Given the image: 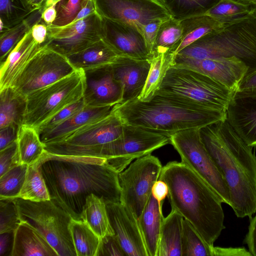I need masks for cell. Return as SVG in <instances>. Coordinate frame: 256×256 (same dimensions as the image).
<instances>
[{
	"mask_svg": "<svg viewBox=\"0 0 256 256\" xmlns=\"http://www.w3.org/2000/svg\"><path fill=\"white\" fill-rule=\"evenodd\" d=\"M50 197L76 220L86 198L94 194L104 201L120 202L118 174L105 158L59 155L45 152L37 162Z\"/></svg>",
	"mask_w": 256,
	"mask_h": 256,
	"instance_id": "obj_1",
	"label": "cell"
},
{
	"mask_svg": "<svg viewBox=\"0 0 256 256\" xmlns=\"http://www.w3.org/2000/svg\"><path fill=\"white\" fill-rule=\"evenodd\" d=\"M208 154L229 190L230 206L238 218L256 212V156L226 119L200 129Z\"/></svg>",
	"mask_w": 256,
	"mask_h": 256,
	"instance_id": "obj_2",
	"label": "cell"
},
{
	"mask_svg": "<svg viewBox=\"0 0 256 256\" xmlns=\"http://www.w3.org/2000/svg\"><path fill=\"white\" fill-rule=\"evenodd\" d=\"M158 180L168 185L172 209L188 220L207 244L214 246L225 228L222 202L218 194L182 162L166 164Z\"/></svg>",
	"mask_w": 256,
	"mask_h": 256,
	"instance_id": "obj_3",
	"label": "cell"
},
{
	"mask_svg": "<svg viewBox=\"0 0 256 256\" xmlns=\"http://www.w3.org/2000/svg\"><path fill=\"white\" fill-rule=\"evenodd\" d=\"M112 112L124 124L170 136L226 119V112L209 109L170 95L155 94L150 100L138 98L118 104Z\"/></svg>",
	"mask_w": 256,
	"mask_h": 256,
	"instance_id": "obj_4",
	"label": "cell"
},
{
	"mask_svg": "<svg viewBox=\"0 0 256 256\" xmlns=\"http://www.w3.org/2000/svg\"><path fill=\"white\" fill-rule=\"evenodd\" d=\"M254 6L247 16L224 24L176 54L196 59L234 57L246 65L247 74L256 70V7Z\"/></svg>",
	"mask_w": 256,
	"mask_h": 256,
	"instance_id": "obj_5",
	"label": "cell"
},
{
	"mask_svg": "<svg viewBox=\"0 0 256 256\" xmlns=\"http://www.w3.org/2000/svg\"><path fill=\"white\" fill-rule=\"evenodd\" d=\"M234 92L199 72L171 66L156 93L174 96L209 109L226 112Z\"/></svg>",
	"mask_w": 256,
	"mask_h": 256,
	"instance_id": "obj_6",
	"label": "cell"
},
{
	"mask_svg": "<svg viewBox=\"0 0 256 256\" xmlns=\"http://www.w3.org/2000/svg\"><path fill=\"white\" fill-rule=\"evenodd\" d=\"M18 217L38 230L58 256H76L70 224L72 216L52 200L33 202L14 198Z\"/></svg>",
	"mask_w": 256,
	"mask_h": 256,
	"instance_id": "obj_7",
	"label": "cell"
},
{
	"mask_svg": "<svg viewBox=\"0 0 256 256\" xmlns=\"http://www.w3.org/2000/svg\"><path fill=\"white\" fill-rule=\"evenodd\" d=\"M86 87L84 71L73 73L26 96L23 124L37 129L66 106L83 98Z\"/></svg>",
	"mask_w": 256,
	"mask_h": 256,
	"instance_id": "obj_8",
	"label": "cell"
},
{
	"mask_svg": "<svg viewBox=\"0 0 256 256\" xmlns=\"http://www.w3.org/2000/svg\"><path fill=\"white\" fill-rule=\"evenodd\" d=\"M124 124L112 111L108 116L78 129L60 141L45 144L50 154L100 158L102 146L118 138Z\"/></svg>",
	"mask_w": 256,
	"mask_h": 256,
	"instance_id": "obj_9",
	"label": "cell"
},
{
	"mask_svg": "<svg viewBox=\"0 0 256 256\" xmlns=\"http://www.w3.org/2000/svg\"><path fill=\"white\" fill-rule=\"evenodd\" d=\"M170 144L179 154L181 162L204 180L222 202L230 205L228 185L206 148L200 129L178 131L170 135Z\"/></svg>",
	"mask_w": 256,
	"mask_h": 256,
	"instance_id": "obj_10",
	"label": "cell"
},
{
	"mask_svg": "<svg viewBox=\"0 0 256 256\" xmlns=\"http://www.w3.org/2000/svg\"><path fill=\"white\" fill-rule=\"evenodd\" d=\"M170 138L164 134L124 124L122 134L102 146L100 158H106L108 164L120 173L134 160L170 144Z\"/></svg>",
	"mask_w": 256,
	"mask_h": 256,
	"instance_id": "obj_11",
	"label": "cell"
},
{
	"mask_svg": "<svg viewBox=\"0 0 256 256\" xmlns=\"http://www.w3.org/2000/svg\"><path fill=\"white\" fill-rule=\"evenodd\" d=\"M162 166L151 154L136 159L118 174L120 202L136 216L140 217L160 178Z\"/></svg>",
	"mask_w": 256,
	"mask_h": 256,
	"instance_id": "obj_12",
	"label": "cell"
},
{
	"mask_svg": "<svg viewBox=\"0 0 256 256\" xmlns=\"http://www.w3.org/2000/svg\"><path fill=\"white\" fill-rule=\"evenodd\" d=\"M76 70L68 58L44 47L32 58L11 87L24 96L68 76Z\"/></svg>",
	"mask_w": 256,
	"mask_h": 256,
	"instance_id": "obj_13",
	"label": "cell"
},
{
	"mask_svg": "<svg viewBox=\"0 0 256 256\" xmlns=\"http://www.w3.org/2000/svg\"><path fill=\"white\" fill-rule=\"evenodd\" d=\"M102 38V18L96 12L64 26H48L46 42L50 48L68 57Z\"/></svg>",
	"mask_w": 256,
	"mask_h": 256,
	"instance_id": "obj_14",
	"label": "cell"
},
{
	"mask_svg": "<svg viewBox=\"0 0 256 256\" xmlns=\"http://www.w3.org/2000/svg\"><path fill=\"white\" fill-rule=\"evenodd\" d=\"M96 12L102 17L143 26L153 20L172 16L158 0H93Z\"/></svg>",
	"mask_w": 256,
	"mask_h": 256,
	"instance_id": "obj_15",
	"label": "cell"
},
{
	"mask_svg": "<svg viewBox=\"0 0 256 256\" xmlns=\"http://www.w3.org/2000/svg\"><path fill=\"white\" fill-rule=\"evenodd\" d=\"M172 66L199 72L234 92L248 72L246 65L234 57L196 59L175 54Z\"/></svg>",
	"mask_w": 256,
	"mask_h": 256,
	"instance_id": "obj_16",
	"label": "cell"
},
{
	"mask_svg": "<svg viewBox=\"0 0 256 256\" xmlns=\"http://www.w3.org/2000/svg\"><path fill=\"white\" fill-rule=\"evenodd\" d=\"M110 226L127 256H148L134 214L121 202L106 204Z\"/></svg>",
	"mask_w": 256,
	"mask_h": 256,
	"instance_id": "obj_17",
	"label": "cell"
},
{
	"mask_svg": "<svg viewBox=\"0 0 256 256\" xmlns=\"http://www.w3.org/2000/svg\"><path fill=\"white\" fill-rule=\"evenodd\" d=\"M102 18V39L120 56L150 60L141 31L136 26Z\"/></svg>",
	"mask_w": 256,
	"mask_h": 256,
	"instance_id": "obj_18",
	"label": "cell"
},
{
	"mask_svg": "<svg viewBox=\"0 0 256 256\" xmlns=\"http://www.w3.org/2000/svg\"><path fill=\"white\" fill-rule=\"evenodd\" d=\"M84 72L86 87L83 98L86 106H114L121 103L123 86L114 78L111 64Z\"/></svg>",
	"mask_w": 256,
	"mask_h": 256,
	"instance_id": "obj_19",
	"label": "cell"
},
{
	"mask_svg": "<svg viewBox=\"0 0 256 256\" xmlns=\"http://www.w3.org/2000/svg\"><path fill=\"white\" fill-rule=\"evenodd\" d=\"M150 62L118 56L111 64L114 78L123 86V96L120 104H124L138 98L144 86Z\"/></svg>",
	"mask_w": 256,
	"mask_h": 256,
	"instance_id": "obj_20",
	"label": "cell"
},
{
	"mask_svg": "<svg viewBox=\"0 0 256 256\" xmlns=\"http://www.w3.org/2000/svg\"><path fill=\"white\" fill-rule=\"evenodd\" d=\"M226 120L249 146H256V96L235 93L226 111Z\"/></svg>",
	"mask_w": 256,
	"mask_h": 256,
	"instance_id": "obj_21",
	"label": "cell"
},
{
	"mask_svg": "<svg viewBox=\"0 0 256 256\" xmlns=\"http://www.w3.org/2000/svg\"><path fill=\"white\" fill-rule=\"evenodd\" d=\"M32 38L31 28L0 66V90L11 87L32 58L44 47Z\"/></svg>",
	"mask_w": 256,
	"mask_h": 256,
	"instance_id": "obj_22",
	"label": "cell"
},
{
	"mask_svg": "<svg viewBox=\"0 0 256 256\" xmlns=\"http://www.w3.org/2000/svg\"><path fill=\"white\" fill-rule=\"evenodd\" d=\"M114 106H86L62 124L40 134V140L44 144L63 140L81 128L108 116L112 112Z\"/></svg>",
	"mask_w": 256,
	"mask_h": 256,
	"instance_id": "obj_23",
	"label": "cell"
},
{
	"mask_svg": "<svg viewBox=\"0 0 256 256\" xmlns=\"http://www.w3.org/2000/svg\"><path fill=\"white\" fill-rule=\"evenodd\" d=\"M11 256H58L46 240L28 223L20 221L14 232Z\"/></svg>",
	"mask_w": 256,
	"mask_h": 256,
	"instance_id": "obj_24",
	"label": "cell"
},
{
	"mask_svg": "<svg viewBox=\"0 0 256 256\" xmlns=\"http://www.w3.org/2000/svg\"><path fill=\"white\" fill-rule=\"evenodd\" d=\"M162 202H159L152 194L138 220L148 256H156L160 232L164 218L162 212Z\"/></svg>",
	"mask_w": 256,
	"mask_h": 256,
	"instance_id": "obj_25",
	"label": "cell"
},
{
	"mask_svg": "<svg viewBox=\"0 0 256 256\" xmlns=\"http://www.w3.org/2000/svg\"><path fill=\"white\" fill-rule=\"evenodd\" d=\"M183 216L172 209L164 217L160 232L156 256H182Z\"/></svg>",
	"mask_w": 256,
	"mask_h": 256,
	"instance_id": "obj_26",
	"label": "cell"
},
{
	"mask_svg": "<svg viewBox=\"0 0 256 256\" xmlns=\"http://www.w3.org/2000/svg\"><path fill=\"white\" fill-rule=\"evenodd\" d=\"M119 56L102 38L68 57L76 70L84 71L111 64Z\"/></svg>",
	"mask_w": 256,
	"mask_h": 256,
	"instance_id": "obj_27",
	"label": "cell"
},
{
	"mask_svg": "<svg viewBox=\"0 0 256 256\" xmlns=\"http://www.w3.org/2000/svg\"><path fill=\"white\" fill-rule=\"evenodd\" d=\"M26 104V97L13 88L0 90V129L11 124H22Z\"/></svg>",
	"mask_w": 256,
	"mask_h": 256,
	"instance_id": "obj_28",
	"label": "cell"
},
{
	"mask_svg": "<svg viewBox=\"0 0 256 256\" xmlns=\"http://www.w3.org/2000/svg\"><path fill=\"white\" fill-rule=\"evenodd\" d=\"M80 218L100 238L108 234H114L110 224L106 204L102 198L94 194L86 198Z\"/></svg>",
	"mask_w": 256,
	"mask_h": 256,
	"instance_id": "obj_29",
	"label": "cell"
},
{
	"mask_svg": "<svg viewBox=\"0 0 256 256\" xmlns=\"http://www.w3.org/2000/svg\"><path fill=\"white\" fill-rule=\"evenodd\" d=\"M182 38L180 20L172 17L160 24L151 52V60L160 56L175 53Z\"/></svg>",
	"mask_w": 256,
	"mask_h": 256,
	"instance_id": "obj_30",
	"label": "cell"
},
{
	"mask_svg": "<svg viewBox=\"0 0 256 256\" xmlns=\"http://www.w3.org/2000/svg\"><path fill=\"white\" fill-rule=\"evenodd\" d=\"M182 38L175 54L190 44L224 25L215 18L206 14L180 20Z\"/></svg>",
	"mask_w": 256,
	"mask_h": 256,
	"instance_id": "obj_31",
	"label": "cell"
},
{
	"mask_svg": "<svg viewBox=\"0 0 256 256\" xmlns=\"http://www.w3.org/2000/svg\"><path fill=\"white\" fill-rule=\"evenodd\" d=\"M16 142L21 164L30 166L36 163L46 151L38 132L32 126L22 124Z\"/></svg>",
	"mask_w": 256,
	"mask_h": 256,
	"instance_id": "obj_32",
	"label": "cell"
},
{
	"mask_svg": "<svg viewBox=\"0 0 256 256\" xmlns=\"http://www.w3.org/2000/svg\"><path fill=\"white\" fill-rule=\"evenodd\" d=\"M70 229L76 256H96L100 238L82 220L72 219Z\"/></svg>",
	"mask_w": 256,
	"mask_h": 256,
	"instance_id": "obj_33",
	"label": "cell"
},
{
	"mask_svg": "<svg viewBox=\"0 0 256 256\" xmlns=\"http://www.w3.org/2000/svg\"><path fill=\"white\" fill-rule=\"evenodd\" d=\"M174 54H168L152 58L148 76L138 98L140 100H150L158 90L168 69L172 66Z\"/></svg>",
	"mask_w": 256,
	"mask_h": 256,
	"instance_id": "obj_34",
	"label": "cell"
},
{
	"mask_svg": "<svg viewBox=\"0 0 256 256\" xmlns=\"http://www.w3.org/2000/svg\"><path fill=\"white\" fill-rule=\"evenodd\" d=\"M178 20L205 14L220 0H158Z\"/></svg>",
	"mask_w": 256,
	"mask_h": 256,
	"instance_id": "obj_35",
	"label": "cell"
},
{
	"mask_svg": "<svg viewBox=\"0 0 256 256\" xmlns=\"http://www.w3.org/2000/svg\"><path fill=\"white\" fill-rule=\"evenodd\" d=\"M42 10L33 12L19 24L0 32V62L7 56L32 26L41 19Z\"/></svg>",
	"mask_w": 256,
	"mask_h": 256,
	"instance_id": "obj_36",
	"label": "cell"
},
{
	"mask_svg": "<svg viewBox=\"0 0 256 256\" xmlns=\"http://www.w3.org/2000/svg\"><path fill=\"white\" fill-rule=\"evenodd\" d=\"M18 198L33 202L50 200L44 179L37 162L28 166L25 180Z\"/></svg>",
	"mask_w": 256,
	"mask_h": 256,
	"instance_id": "obj_37",
	"label": "cell"
},
{
	"mask_svg": "<svg viewBox=\"0 0 256 256\" xmlns=\"http://www.w3.org/2000/svg\"><path fill=\"white\" fill-rule=\"evenodd\" d=\"M32 12L26 0H0V32L19 24Z\"/></svg>",
	"mask_w": 256,
	"mask_h": 256,
	"instance_id": "obj_38",
	"label": "cell"
},
{
	"mask_svg": "<svg viewBox=\"0 0 256 256\" xmlns=\"http://www.w3.org/2000/svg\"><path fill=\"white\" fill-rule=\"evenodd\" d=\"M213 247L207 244L193 226L184 218L182 256H213Z\"/></svg>",
	"mask_w": 256,
	"mask_h": 256,
	"instance_id": "obj_39",
	"label": "cell"
},
{
	"mask_svg": "<svg viewBox=\"0 0 256 256\" xmlns=\"http://www.w3.org/2000/svg\"><path fill=\"white\" fill-rule=\"evenodd\" d=\"M254 8L252 4L240 3L232 0H220L205 14L224 24L244 17Z\"/></svg>",
	"mask_w": 256,
	"mask_h": 256,
	"instance_id": "obj_40",
	"label": "cell"
},
{
	"mask_svg": "<svg viewBox=\"0 0 256 256\" xmlns=\"http://www.w3.org/2000/svg\"><path fill=\"white\" fill-rule=\"evenodd\" d=\"M28 166L20 164L0 176V199L18 197L25 180Z\"/></svg>",
	"mask_w": 256,
	"mask_h": 256,
	"instance_id": "obj_41",
	"label": "cell"
},
{
	"mask_svg": "<svg viewBox=\"0 0 256 256\" xmlns=\"http://www.w3.org/2000/svg\"><path fill=\"white\" fill-rule=\"evenodd\" d=\"M20 222L14 198L0 199V234L14 232Z\"/></svg>",
	"mask_w": 256,
	"mask_h": 256,
	"instance_id": "obj_42",
	"label": "cell"
},
{
	"mask_svg": "<svg viewBox=\"0 0 256 256\" xmlns=\"http://www.w3.org/2000/svg\"><path fill=\"white\" fill-rule=\"evenodd\" d=\"M89 0H62L57 5V16L52 25L64 26L72 22Z\"/></svg>",
	"mask_w": 256,
	"mask_h": 256,
	"instance_id": "obj_43",
	"label": "cell"
},
{
	"mask_svg": "<svg viewBox=\"0 0 256 256\" xmlns=\"http://www.w3.org/2000/svg\"><path fill=\"white\" fill-rule=\"evenodd\" d=\"M86 106L82 98L64 108L38 127L36 130L40 134L42 132L52 130L76 114Z\"/></svg>",
	"mask_w": 256,
	"mask_h": 256,
	"instance_id": "obj_44",
	"label": "cell"
},
{
	"mask_svg": "<svg viewBox=\"0 0 256 256\" xmlns=\"http://www.w3.org/2000/svg\"><path fill=\"white\" fill-rule=\"evenodd\" d=\"M20 164L16 140L0 150V176Z\"/></svg>",
	"mask_w": 256,
	"mask_h": 256,
	"instance_id": "obj_45",
	"label": "cell"
},
{
	"mask_svg": "<svg viewBox=\"0 0 256 256\" xmlns=\"http://www.w3.org/2000/svg\"><path fill=\"white\" fill-rule=\"evenodd\" d=\"M96 256H127L114 234H108L100 238Z\"/></svg>",
	"mask_w": 256,
	"mask_h": 256,
	"instance_id": "obj_46",
	"label": "cell"
},
{
	"mask_svg": "<svg viewBox=\"0 0 256 256\" xmlns=\"http://www.w3.org/2000/svg\"><path fill=\"white\" fill-rule=\"evenodd\" d=\"M164 20L159 19L153 20L145 24L142 28V34L150 52V59L152 50L158 30L160 24Z\"/></svg>",
	"mask_w": 256,
	"mask_h": 256,
	"instance_id": "obj_47",
	"label": "cell"
},
{
	"mask_svg": "<svg viewBox=\"0 0 256 256\" xmlns=\"http://www.w3.org/2000/svg\"><path fill=\"white\" fill-rule=\"evenodd\" d=\"M235 93L243 96H256V70L245 75Z\"/></svg>",
	"mask_w": 256,
	"mask_h": 256,
	"instance_id": "obj_48",
	"label": "cell"
},
{
	"mask_svg": "<svg viewBox=\"0 0 256 256\" xmlns=\"http://www.w3.org/2000/svg\"><path fill=\"white\" fill-rule=\"evenodd\" d=\"M20 126L11 124L0 129V150L17 140Z\"/></svg>",
	"mask_w": 256,
	"mask_h": 256,
	"instance_id": "obj_49",
	"label": "cell"
},
{
	"mask_svg": "<svg viewBox=\"0 0 256 256\" xmlns=\"http://www.w3.org/2000/svg\"><path fill=\"white\" fill-rule=\"evenodd\" d=\"M62 0H48L44 6L41 15V18L47 26H51L54 22L57 16L56 6Z\"/></svg>",
	"mask_w": 256,
	"mask_h": 256,
	"instance_id": "obj_50",
	"label": "cell"
},
{
	"mask_svg": "<svg viewBox=\"0 0 256 256\" xmlns=\"http://www.w3.org/2000/svg\"><path fill=\"white\" fill-rule=\"evenodd\" d=\"M244 248L213 247V256H252Z\"/></svg>",
	"mask_w": 256,
	"mask_h": 256,
	"instance_id": "obj_51",
	"label": "cell"
},
{
	"mask_svg": "<svg viewBox=\"0 0 256 256\" xmlns=\"http://www.w3.org/2000/svg\"><path fill=\"white\" fill-rule=\"evenodd\" d=\"M32 35L38 44H44L48 38V26L42 18L34 24L31 28Z\"/></svg>",
	"mask_w": 256,
	"mask_h": 256,
	"instance_id": "obj_52",
	"label": "cell"
},
{
	"mask_svg": "<svg viewBox=\"0 0 256 256\" xmlns=\"http://www.w3.org/2000/svg\"><path fill=\"white\" fill-rule=\"evenodd\" d=\"M14 232L0 234V256H11L13 247Z\"/></svg>",
	"mask_w": 256,
	"mask_h": 256,
	"instance_id": "obj_53",
	"label": "cell"
},
{
	"mask_svg": "<svg viewBox=\"0 0 256 256\" xmlns=\"http://www.w3.org/2000/svg\"><path fill=\"white\" fill-rule=\"evenodd\" d=\"M249 252L253 256H256V214L250 218L248 232L245 238Z\"/></svg>",
	"mask_w": 256,
	"mask_h": 256,
	"instance_id": "obj_54",
	"label": "cell"
},
{
	"mask_svg": "<svg viewBox=\"0 0 256 256\" xmlns=\"http://www.w3.org/2000/svg\"><path fill=\"white\" fill-rule=\"evenodd\" d=\"M152 194L159 202H163L168 194V185L164 181L158 180L152 186Z\"/></svg>",
	"mask_w": 256,
	"mask_h": 256,
	"instance_id": "obj_55",
	"label": "cell"
},
{
	"mask_svg": "<svg viewBox=\"0 0 256 256\" xmlns=\"http://www.w3.org/2000/svg\"><path fill=\"white\" fill-rule=\"evenodd\" d=\"M96 12V10L94 0H89L87 3L80 9L72 22L84 18Z\"/></svg>",
	"mask_w": 256,
	"mask_h": 256,
	"instance_id": "obj_56",
	"label": "cell"
},
{
	"mask_svg": "<svg viewBox=\"0 0 256 256\" xmlns=\"http://www.w3.org/2000/svg\"><path fill=\"white\" fill-rule=\"evenodd\" d=\"M48 0H26L28 4L33 12L42 10Z\"/></svg>",
	"mask_w": 256,
	"mask_h": 256,
	"instance_id": "obj_57",
	"label": "cell"
},
{
	"mask_svg": "<svg viewBox=\"0 0 256 256\" xmlns=\"http://www.w3.org/2000/svg\"><path fill=\"white\" fill-rule=\"evenodd\" d=\"M235 2L247 4H252L256 0H232Z\"/></svg>",
	"mask_w": 256,
	"mask_h": 256,
	"instance_id": "obj_58",
	"label": "cell"
},
{
	"mask_svg": "<svg viewBox=\"0 0 256 256\" xmlns=\"http://www.w3.org/2000/svg\"><path fill=\"white\" fill-rule=\"evenodd\" d=\"M252 5H253L255 7H256V1L254 2L252 4Z\"/></svg>",
	"mask_w": 256,
	"mask_h": 256,
	"instance_id": "obj_59",
	"label": "cell"
}]
</instances>
